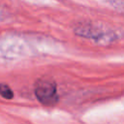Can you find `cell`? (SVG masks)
<instances>
[{"label":"cell","mask_w":124,"mask_h":124,"mask_svg":"<svg viewBox=\"0 0 124 124\" xmlns=\"http://www.w3.org/2000/svg\"><path fill=\"white\" fill-rule=\"evenodd\" d=\"M35 94L37 99L45 106H53L58 100L56 86L50 80H39L35 86Z\"/></svg>","instance_id":"obj_1"},{"label":"cell","mask_w":124,"mask_h":124,"mask_svg":"<svg viewBox=\"0 0 124 124\" xmlns=\"http://www.w3.org/2000/svg\"><path fill=\"white\" fill-rule=\"evenodd\" d=\"M0 95L5 99H12L14 96L13 91L9 88V86L5 84H0Z\"/></svg>","instance_id":"obj_2"}]
</instances>
